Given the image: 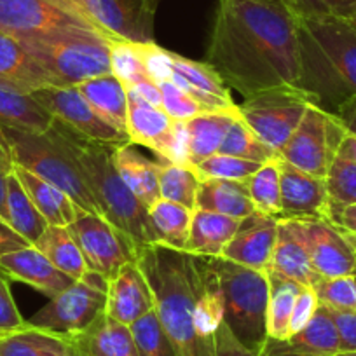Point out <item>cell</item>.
Returning a JSON list of instances; mask_svg holds the SVG:
<instances>
[{"label":"cell","mask_w":356,"mask_h":356,"mask_svg":"<svg viewBox=\"0 0 356 356\" xmlns=\"http://www.w3.org/2000/svg\"><path fill=\"white\" fill-rule=\"evenodd\" d=\"M70 29L100 32L82 13L61 0H0V32L19 42H32Z\"/></svg>","instance_id":"11"},{"label":"cell","mask_w":356,"mask_h":356,"mask_svg":"<svg viewBox=\"0 0 356 356\" xmlns=\"http://www.w3.org/2000/svg\"><path fill=\"white\" fill-rule=\"evenodd\" d=\"M49 131L74 159L102 217L121 229L136 252L143 246L159 245L149 210L128 189L115 168V147L86 138L60 121H53Z\"/></svg>","instance_id":"4"},{"label":"cell","mask_w":356,"mask_h":356,"mask_svg":"<svg viewBox=\"0 0 356 356\" xmlns=\"http://www.w3.org/2000/svg\"><path fill=\"white\" fill-rule=\"evenodd\" d=\"M207 63L245 98L299 86L297 16L283 0H218Z\"/></svg>","instance_id":"1"},{"label":"cell","mask_w":356,"mask_h":356,"mask_svg":"<svg viewBox=\"0 0 356 356\" xmlns=\"http://www.w3.org/2000/svg\"><path fill=\"white\" fill-rule=\"evenodd\" d=\"M37 250L47 257L53 266L74 280H81L89 273L88 262L68 227L47 225L44 234L35 241Z\"/></svg>","instance_id":"33"},{"label":"cell","mask_w":356,"mask_h":356,"mask_svg":"<svg viewBox=\"0 0 356 356\" xmlns=\"http://www.w3.org/2000/svg\"><path fill=\"white\" fill-rule=\"evenodd\" d=\"M13 173L18 177L25 193L29 194V197L35 204L37 210L46 218L47 224L68 227L75 220L79 207L63 191H60L53 184L39 178L37 175L30 173L29 170L22 166H15Z\"/></svg>","instance_id":"29"},{"label":"cell","mask_w":356,"mask_h":356,"mask_svg":"<svg viewBox=\"0 0 356 356\" xmlns=\"http://www.w3.org/2000/svg\"><path fill=\"white\" fill-rule=\"evenodd\" d=\"M346 135L348 131L335 115L311 105L280 157L306 173L325 178Z\"/></svg>","instance_id":"10"},{"label":"cell","mask_w":356,"mask_h":356,"mask_svg":"<svg viewBox=\"0 0 356 356\" xmlns=\"http://www.w3.org/2000/svg\"><path fill=\"white\" fill-rule=\"evenodd\" d=\"M154 309L156 299L136 259L122 266L118 275L108 280L105 313L119 323L129 327Z\"/></svg>","instance_id":"19"},{"label":"cell","mask_w":356,"mask_h":356,"mask_svg":"<svg viewBox=\"0 0 356 356\" xmlns=\"http://www.w3.org/2000/svg\"><path fill=\"white\" fill-rule=\"evenodd\" d=\"M311 105L309 95L300 86L283 84L250 95L238 105V112L245 124L280 154Z\"/></svg>","instance_id":"8"},{"label":"cell","mask_w":356,"mask_h":356,"mask_svg":"<svg viewBox=\"0 0 356 356\" xmlns=\"http://www.w3.org/2000/svg\"><path fill=\"white\" fill-rule=\"evenodd\" d=\"M335 118L341 121V124L344 126V129L349 135L356 136V98L349 100L348 104L335 114Z\"/></svg>","instance_id":"57"},{"label":"cell","mask_w":356,"mask_h":356,"mask_svg":"<svg viewBox=\"0 0 356 356\" xmlns=\"http://www.w3.org/2000/svg\"><path fill=\"white\" fill-rule=\"evenodd\" d=\"M269 278V304H267V337L285 341L290 337V320H292L296 300L300 290L299 283L289 278L266 271Z\"/></svg>","instance_id":"36"},{"label":"cell","mask_w":356,"mask_h":356,"mask_svg":"<svg viewBox=\"0 0 356 356\" xmlns=\"http://www.w3.org/2000/svg\"><path fill=\"white\" fill-rule=\"evenodd\" d=\"M15 157H13L11 145L8 142V136H6L4 128L0 126V173L11 175L15 171Z\"/></svg>","instance_id":"56"},{"label":"cell","mask_w":356,"mask_h":356,"mask_svg":"<svg viewBox=\"0 0 356 356\" xmlns=\"http://www.w3.org/2000/svg\"><path fill=\"white\" fill-rule=\"evenodd\" d=\"M196 208L239 220L255 213V207L248 193V180H201L197 187Z\"/></svg>","instance_id":"25"},{"label":"cell","mask_w":356,"mask_h":356,"mask_svg":"<svg viewBox=\"0 0 356 356\" xmlns=\"http://www.w3.org/2000/svg\"><path fill=\"white\" fill-rule=\"evenodd\" d=\"M6 207H8V224L30 245H35V241L44 234L49 224L32 203L15 173L8 177V203Z\"/></svg>","instance_id":"37"},{"label":"cell","mask_w":356,"mask_h":356,"mask_svg":"<svg viewBox=\"0 0 356 356\" xmlns=\"http://www.w3.org/2000/svg\"><path fill=\"white\" fill-rule=\"evenodd\" d=\"M26 327V320L19 313L13 293L9 290L8 278L0 273V337L11 332L22 330Z\"/></svg>","instance_id":"50"},{"label":"cell","mask_w":356,"mask_h":356,"mask_svg":"<svg viewBox=\"0 0 356 356\" xmlns=\"http://www.w3.org/2000/svg\"><path fill=\"white\" fill-rule=\"evenodd\" d=\"M321 278L356 276V236L330 220H285Z\"/></svg>","instance_id":"14"},{"label":"cell","mask_w":356,"mask_h":356,"mask_svg":"<svg viewBox=\"0 0 356 356\" xmlns=\"http://www.w3.org/2000/svg\"><path fill=\"white\" fill-rule=\"evenodd\" d=\"M26 246H30V243L25 238H22L8 222L0 218V257L16 252V250L26 248Z\"/></svg>","instance_id":"54"},{"label":"cell","mask_w":356,"mask_h":356,"mask_svg":"<svg viewBox=\"0 0 356 356\" xmlns=\"http://www.w3.org/2000/svg\"><path fill=\"white\" fill-rule=\"evenodd\" d=\"M282 213L280 220H330L325 178L314 177L280 157Z\"/></svg>","instance_id":"16"},{"label":"cell","mask_w":356,"mask_h":356,"mask_svg":"<svg viewBox=\"0 0 356 356\" xmlns=\"http://www.w3.org/2000/svg\"><path fill=\"white\" fill-rule=\"evenodd\" d=\"M74 356H140L131 328L100 314L81 334L67 339Z\"/></svg>","instance_id":"22"},{"label":"cell","mask_w":356,"mask_h":356,"mask_svg":"<svg viewBox=\"0 0 356 356\" xmlns=\"http://www.w3.org/2000/svg\"><path fill=\"white\" fill-rule=\"evenodd\" d=\"M0 82L32 93L44 86H53V79L42 65L26 51L19 40L0 32Z\"/></svg>","instance_id":"23"},{"label":"cell","mask_w":356,"mask_h":356,"mask_svg":"<svg viewBox=\"0 0 356 356\" xmlns=\"http://www.w3.org/2000/svg\"><path fill=\"white\" fill-rule=\"evenodd\" d=\"M213 267L224 304V323L243 346L259 353L267 339V273L222 257H213Z\"/></svg>","instance_id":"5"},{"label":"cell","mask_w":356,"mask_h":356,"mask_svg":"<svg viewBox=\"0 0 356 356\" xmlns=\"http://www.w3.org/2000/svg\"><path fill=\"white\" fill-rule=\"evenodd\" d=\"M8 177L9 175L0 173V218L8 222Z\"/></svg>","instance_id":"58"},{"label":"cell","mask_w":356,"mask_h":356,"mask_svg":"<svg viewBox=\"0 0 356 356\" xmlns=\"http://www.w3.org/2000/svg\"><path fill=\"white\" fill-rule=\"evenodd\" d=\"M330 222L348 231L349 234L356 236V204L330 208Z\"/></svg>","instance_id":"55"},{"label":"cell","mask_w":356,"mask_h":356,"mask_svg":"<svg viewBox=\"0 0 356 356\" xmlns=\"http://www.w3.org/2000/svg\"><path fill=\"white\" fill-rule=\"evenodd\" d=\"M341 341V351H356V311H330Z\"/></svg>","instance_id":"52"},{"label":"cell","mask_w":356,"mask_h":356,"mask_svg":"<svg viewBox=\"0 0 356 356\" xmlns=\"http://www.w3.org/2000/svg\"><path fill=\"white\" fill-rule=\"evenodd\" d=\"M217 154L239 157V159L255 161V163L266 164L269 161L278 159L280 154H276L271 147H267L248 126L245 124L241 118L236 119L234 124L225 135L220 149Z\"/></svg>","instance_id":"40"},{"label":"cell","mask_w":356,"mask_h":356,"mask_svg":"<svg viewBox=\"0 0 356 356\" xmlns=\"http://www.w3.org/2000/svg\"><path fill=\"white\" fill-rule=\"evenodd\" d=\"M236 119H239V114H232V112H201L186 121L187 135H189L191 166L194 168L201 161L218 152Z\"/></svg>","instance_id":"32"},{"label":"cell","mask_w":356,"mask_h":356,"mask_svg":"<svg viewBox=\"0 0 356 356\" xmlns=\"http://www.w3.org/2000/svg\"><path fill=\"white\" fill-rule=\"evenodd\" d=\"M140 356H175L170 337L164 332L156 309L129 325Z\"/></svg>","instance_id":"41"},{"label":"cell","mask_w":356,"mask_h":356,"mask_svg":"<svg viewBox=\"0 0 356 356\" xmlns=\"http://www.w3.org/2000/svg\"><path fill=\"white\" fill-rule=\"evenodd\" d=\"M260 163L248 159H239V157L225 156V154H213L208 159L201 161L194 166L200 180H210V178H218V180H248L259 168Z\"/></svg>","instance_id":"44"},{"label":"cell","mask_w":356,"mask_h":356,"mask_svg":"<svg viewBox=\"0 0 356 356\" xmlns=\"http://www.w3.org/2000/svg\"><path fill=\"white\" fill-rule=\"evenodd\" d=\"M339 152H341L342 156H346L349 161H353V163L356 164V136L349 135V133H348V135H346V138L342 140Z\"/></svg>","instance_id":"59"},{"label":"cell","mask_w":356,"mask_h":356,"mask_svg":"<svg viewBox=\"0 0 356 356\" xmlns=\"http://www.w3.org/2000/svg\"><path fill=\"white\" fill-rule=\"evenodd\" d=\"M163 163L178 164V166H191L189 161V135L187 126L182 121H175L168 135L159 143L156 152Z\"/></svg>","instance_id":"47"},{"label":"cell","mask_w":356,"mask_h":356,"mask_svg":"<svg viewBox=\"0 0 356 356\" xmlns=\"http://www.w3.org/2000/svg\"><path fill=\"white\" fill-rule=\"evenodd\" d=\"M215 346H217V356H257V351L248 349L234 337L224 321L215 334Z\"/></svg>","instance_id":"53"},{"label":"cell","mask_w":356,"mask_h":356,"mask_svg":"<svg viewBox=\"0 0 356 356\" xmlns=\"http://www.w3.org/2000/svg\"><path fill=\"white\" fill-rule=\"evenodd\" d=\"M318 307H320V302H318V297L314 293V290L311 286H304L300 290L299 297H297L296 307H293L292 320H290V335L297 334L302 328H306L309 325V321L313 320Z\"/></svg>","instance_id":"51"},{"label":"cell","mask_w":356,"mask_h":356,"mask_svg":"<svg viewBox=\"0 0 356 356\" xmlns=\"http://www.w3.org/2000/svg\"><path fill=\"white\" fill-rule=\"evenodd\" d=\"M320 306L330 311H356V276L321 278L313 286Z\"/></svg>","instance_id":"45"},{"label":"cell","mask_w":356,"mask_h":356,"mask_svg":"<svg viewBox=\"0 0 356 356\" xmlns=\"http://www.w3.org/2000/svg\"><path fill=\"white\" fill-rule=\"evenodd\" d=\"M108 37L95 30L70 29L22 42L53 79V86H79L112 74Z\"/></svg>","instance_id":"6"},{"label":"cell","mask_w":356,"mask_h":356,"mask_svg":"<svg viewBox=\"0 0 356 356\" xmlns=\"http://www.w3.org/2000/svg\"><path fill=\"white\" fill-rule=\"evenodd\" d=\"M114 163L119 175L128 189L138 197L140 203L149 210L156 201L161 200L159 193V168L161 163L143 157L135 145L119 147L114 152Z\"/></svg>","instance_id":"27"},{"label":"cell","mask_w":356,"mask_h":356,"mask_svg":"<svg viewBox=\"0 0 356 356\" xmlns=\"http://www.w3.org/2000/svg\"><path fill=\"white\" fill-rule=\"evenodd\" d=\"M348 22H349V25H351L353 29L356 30V16H351V18H348Z\"/></svg>","instance_id":"62"},{"label":"cell","mask_w":356,"mask_h":356,"mask_svg":"<svg viewBox=\"0 0 356 356\" xmlns=\"http://www.w3.org/2000/svg\"><path fill=\"white\" fill-rule=\"evenodd\" d=\"M278 217L257 211L243 218L238 232L227 243L220 257L255 271H267L278 238Z\"/></svg>","instance_id":"18"},{"label":"cell","mask_w":356,"mask_h":356,"mask_svg":"<svg viewBox=\"0 0 356 356\" xmlns=\"http://www.w3.org/2000/svg\"><path fill=\"white\" fill-rule=\"evenodd\" d=\"M140 51H142L147 75L156 84L170 81L171 74H173V68H171V51L163 49L156 42L140 44Z\"/></svg>","instance_id":"49"},{"label":"cell","mask_w":356,"mask_h":356,"mask_svg":"<svg viewBox=\"0 0 356 356\" xmlns=\"http://www.w3.org/2000/svg\"><path fill=\"white\" fill-rule=\"evenodd\" d=\"M157 0H82L81 11L104 35L131 44L154 42Z\"/></svg>","instance_id":"15"},{"label":"cell","mask_w":356,"mask_h":356,"mask_svg":"<svg viewBox=\"0 0 356 356\" xmlns=\"http://www.w3.org/2000/svg\"><path fill=\"white\" fill-rule=\"evenodd\" d=\"M88 262L89 271L114 278L122 266L136 259V248L128 236L98 213L77 208L75 220L68 225Z\"/></svg>","instance_id":"12"},{"label":"cell","mask_w":356,"mask_h":356,"mask_svg":"<svg viewBox=\"0 0 356 356\" xmlns=\"http://www.w3.org/2000/svg\"><path fill=\"white\" fill-rule=\"evenodd\" d=\"M241 220L213 211L194 210L186 252L203 257H220L238 232Z\"/></svg>","instance_id":"31"},{"label":"cell","mask_w":356,"mask_h":356,"mask_svg":"<svg viewBox=\"0 0 356 356\" xmlns=\"http://www.w3.org/2000/svg\"><path fill=\"white\" fill-rule=\"evenodd\" d=\"M171 82L186 91L203 112H232L238 114L227 84L208 63L189 60L171 53Z\"/></svg>","instance_id":"17"},{"label":"cell","mask_w":356,"mask_h":356,"mask_svg":"<svg viewBox=\"0 0 356 356\" xmlns=\"http://www.w3.org/2000/svg\"><path fill=\"white\" fill-rule=\"evenodd\" d=\"M299 86L335 115L356 98V30L337 16L297 18Z\"/></svg>","instance_id":"3"},{"label":"cell","mask_w":356,"mask_h":356,"mask_svg":"<svg viewBox=\"0 0 356 356\" xmlns=\"http://www.w3.org/2000/svg\"><path fill=\"white\" fill-rule=\"evenodd\" d=\"M200 182V177H197L193 166L161 163L159 193L163 200L182 204L189 210H196V196Z\"/></svg>","instance_id":"39"},{"label":"cell","mask_w":356,"mask_h":356,"mask_svg":"<svg viewBox=\"0 0 356 356\" xmlns=\"http://www.w3.org/2000/svg\"><path fill=\"white\" fill-rule=\"evenodd\" d=\"M136 264L152 290L175 356H217L215 334L224 321V304L213 257L156 243L136 252Z\"/></svg>","instance_id":"2"},{"label":"cell","mask_w":356,"mask_h":356,"mask_svg":"<svg viewBox=\"0 0 356 356\" xmlns=\"http://www.w3.org/2000/svg\"><path fill=\"white\" fill-rule=\"evenodd\" d=\"M53 115L23 89L0 82V126L29 133H46L53 126Z\"/></svg>","instance_id":"26"},{"label":"cell","mask_w":356,"mask_h":356,"mask_svg":"<svg viewBox=\"0 0 356 356\" xmlns=\"http://www.w3.org/2000/svg\"><path fill=\"white\" fill-rule=\"evenodd\" d=\"M267 271L276 273L283 278H289L302 286H311V289L321 280L320 273L314 269L313 262H311L309 253L306 252L302 243L293 234L285 220H280L278 224V238H276L275 252H273L271 264L267 267Z\"/></svg>","instance_id":"24"},{"label":"cell","mask_w":356,"mask_h":356,"mask_svg":"<svg viewBox=\"0 0 356 356\" xmlns=\"http://www.w3.org/2000/svg\"><path fill=\"white\" fill-rule=\"evenodd\" d=\"M194 210L161 197L149 208V217L159 245L186 252Z\"/></svg>","instance_id":"35"},{"label":"cell","mask_w":356,"mask_h":356,"mask_svg":"<svg viewBox=\"0 0 356 356\" xmlns=\"http://www.w3.org/2000/svg\"><path fill=\"white\" fill-rule=\"evenodd\" d=\"M32 97L53 115L54 121L63 122L86 138L115 149L131 143L128 133L105 121L88 104L77 86H44L32 91Z\"/></svg>","instance_id":"13"},{"label":"cell","mask_w":356,"mask_h":356,"mask_svg":"<svg viewBox=\"0 0 356 356\" xmlns=\"http://www.w3.org/2000/svg\"><path fill=\"white\" fill-rule=\"evenodd\" d=\"M353 16H356V11H355V15H353Z\"/></svg>","instance_id":"63"},{"label":"cell","mask_w":356,"mask_h":356,"mask_svg":"<svg viewBox=\"0 0 356 356\" xmlns=\"http://www.w3.org/2000/svg\"><path fill=\"white\" fill-rule=\"evenodd\" d=\"M0 356H74L65 337L32 327L0 337Z\"/></svg>","instance_id":"34"},{"label":"cell","mask_w":356,"mask_h":356,"mask_svg":"<svg viewBox=\"0 0 356 356\" xmlns=\"http://www.w3.org/2000/svg\"><path fill=\"white\" fill-rule=\"evenodd\" d=\"M341 351V341L330 309L320 306L306 328L285 341L267 337L257 356H330Z\"/></svg>","instance_id":"20"},{"label":"cell","mask_w":356,"mask_h":356,"mask_svg":"<svg viewBox=\"0 0 356 356\" xmlns=\"http://www.w3.org/2000/svg\"><path fill=\"white\" fill-rule=\"evenodd\" d=\"M77 89L105 121L128 133V89L114 74L89 79Z\"/></svg>","instance_id":"30"},{"label":"cell","mask_w":356,"mask_h":356,"mask_svg":"<svg viewBox=\"0 0 356 356\" xmlns=\"http://www.w3.org/2000/svg\"><path fill=\"white\" fill-rule=\"evenodd\" d=\"M173 122L163 108L149 104L136 89L128 88V135L133 145L156 152Z\"/></svg>","instance_id":"28"},{"label":"cell","mask_w":356,"mask_h":356,"mask_svg":"<svg viewBox=\"0 0 356 356\" xmlns=\"http://www.w3.org/2000/svg\"><path fill=\"white\" fill-rule=\"evenodd\" d=\"M297 18L337 16L351 18L356 11V0H283Z\"/></svg>","instance_id":"46"},{"label":"cell","mask_w":356,"mask_h":356,"mask_svg":"<svg viewBox=\"0 0 356 356\" xmlns=\"http://www.w3.org/2000/svg\"><path fill=\"white\" fill-rule=\"evenodd\" d=\"M107 286L104 276L89 271L37 311L29 325L65 339L81 334L107 309Z\"/></svg>","instance_id":"9"},{"label":"cell","mask_w":356,"mask_h":356,"mask_svg":"<svg viewBox=\"0 0 356 356\" xmlns=\"http://www.w3.org/2000/svg\"><path fill=\"white\" fill-rule=\"evenodd\" d=\"M0 273L6 278L26 283L51 299L75 282L53 266L33 245L0 257Z\"/></svg>","instance_id":"21"},{"label":"cell","mask_w":356,"mask_h":356,"mask_svg":"<svg viewBox=\"0 0 356 356\" xmlns=\"http://www.w3.org/2000/svg\"><path fill=\"white\" fill-rule=\"evenodd\" d=\"M159 91L163 97V111L170 115L173 121H189L194 115L201 114V107L186 93L178 88L175 82L164 81L159 82Z\"/></svg>","instance_id":"48"},{"label":"cell","mask_w":356,"mask_h":356,"mask_svg":"<svg viewBox=\"0 0 356 356\" xmlns=\"http://www.w3.org/2000/svg\"><path fill=\"white\" fill-rule=\"evenodd\" d=\"M330 208L356 204V164L337 152L325 177Z\"/></svg>","instance_id":"42"},{"label":"cell","mask_w":356,"mask_h":356,"mask_svg":"<svg viewBox=\"0 0 356 356\" xmlns=\"http://www.w3.org/2000/svg\"><path fill=\"white\" fill-rule=\"evenodd\" d=\"M111 65L112 74L126 88H135V86H138L145 79H150L145 72V65H143L140 44L124 42V40H112Z\"/></svg>","instance_id":"43"},{"label":"cell","mask_w":356,"mask_h":356,"mask_svg":"<svg viewBox=\"0 0 356 356\" xmlns=\"http://www.w3.org/2000/svg\"><path fill=\"white\" fill-rule=\"evenodd\" d=\"M330 356H356V351H339V353H335V355H330Z\"/></svg>","instance_id":"61"},{"label":"cell","mask_w":356,"mask_h":356,"mask_svg":"<svg viewBox=\"0 0 356 356\" xmlns=\"http://www.w3.org/2000/svg\"><path fill=\"white\" fill-rule=\"evenodd\" d=\"M61 2H65L67 6H70V8H74L75 11L82 13L81 11V4H82V0H61Z\"/></svg>","instance_id":"60"},{"label":"cell","mask_w":356,"mask_h":356,"mask_svg":"<svg viewBox=\"0 0 356 356\" xmlns=\"http://www.w3.org/2000/svg\"><path fill=\"white\" fill-rule=\"evenodd\" d=\"M4 133L11 145L16 166L25 168L30 173L63 191L81 210L102 215L74 159L51 135V131L29 133L4 128Z\"/></svg>","instance_id":"7"},{"label":"cell","mask_w":356,"mask_h":356,"mask_svg":"<svg viewBox=\"0 0 356 356\" xmlns=\"http://www.w3.org/2000/svg\"><path fill=\"white\" fill-rule=\"evenodd\" d=\"M248 193L257 213L280 217L282 213V175L280 157L262 164L248 178Z\"/></svg>","instance_id":"38"}]
</instances>
